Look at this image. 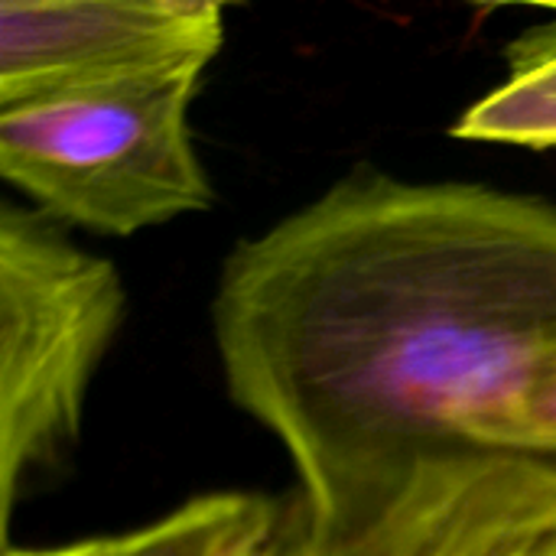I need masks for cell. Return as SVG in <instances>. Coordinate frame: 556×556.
I'll use <instances>...</instances> for the list:
<instances>
[{
  "mask_svg": "<svg viewBox=\"0 0 556 556\" xmlns=\"http://www.w3.org/2000/svg\"><path fill=\"white\" fill-rule=\"evenodd\" d=\"M212 329L231 401L293 463L303 554L362 556L556 391V205L345 176L228 254Z\"/></svg>",
  "mask_w": 556,
  "mask_h": 556,
  "instance_id": "6da1fadb",
  "label": "cell"
},
{
  "mask_svg": "<svg viewBox=\"0 0 556 556\" xmlns=\"http://www.w3.org/2000/svg\"><path fill=\"white\" fill-rule=\"evenodd\" d=\"M127 293L111 261L72 244L49 215L0 212V521L78 443L91 378Z\"/></svg>",
  "mask_w": 556,
  "mask_h": 556,
  "instance_id": "7a4b0ae2",
  "label": "cell"
},
{
  "mask_svg": "<svg viewBox=\"0 0 556 556\" xmlns=\"http://www.w3.org/2000/svg\"><path fill=\"white\" fill-rule=\"evenodd\" d=\"M199 75L0 108V173L42 215L127 238L212 208L189 111Z\"/></svg>",
  "mask_w": 556,
  "mask_h": 556,
  "instance_id": "3957f363",
  "label": "cell"
},
{
  "mask_svg": "<svg viewBox=\"0 0 556 556\" xmlns=\"http://www.w3.org/2000/svg\"><path fill=\"white\" fill-rule=\"evenodd\" d=\"M222 42L208 0H3L0 108L202 78Z\"/></svg>",
  "mask_w": 556,
  "mask_h": 556,
  "instance_id": "277c9868",
  "label": "cell"
},
{
  "mask_svg": "<svg viewBox=\"0 0 556 556\" xmlns=\"http://www.w3.org/2000/svg\"><path fill=\"white\" fill-rule=\"evenodd\" d=\"M362 556H556V466L525 456L440 466Z\"/></svg>",
  "mask_w": 556,
  "mask_h": 556,
  "instance_id": "5b68a950",
  "label": "cell"
},
{
  "mask_svg": "<svg viewBox=\"0 0 556 556\" xmlns=\"http://www.w3.org/2000/svg\"><path fill=\"white\" fill-rule=\"evenodd\" d=\"M277 511L248 492L202 495L143 528L65 547H13L3 556H274Z\"/></svg>",
  "mask_w": 556,
  "mask_h": 556,
  "instance_id": "8992f818",
  "label": "cell"
},
{
  "mask_svg": "<svg viewBox=\"0 0 556 556\" xmlns=\"http://www.w3.org/2000/svg\"><path fill=\"white\" fill-rule=\"evenodd\" d=\"M505 59V81L456 121L453 137L551 150L556 147V10L515 36Z\"/></svg>",
  "mask_w": 556,
  "mask_h": 556,
  "instance_id": "52a82bcc",
  "label": "cell"
},
{
  "mask_svg": "<svg viewBox=\"0 0 556 556\" xmlns=\"http://www.w3.org/2000/svg\"><path fill=\"white\" fill-rule=\"evenodd\" d=\"M498 456H525L556 466V391L541 397L502 440Z\"/></svg>",
  "mask_w": 556,
  "mask_h": 556,
  "instance_id": "ba28073f",
  "label": "cell"
},
{
  "mask_svg": "<svg viewBox=\"0 0 556 556\" xmlns=\"http://www.w3.org/2000/svg\"><path fill=\"white\" fill-rule=\"evenodd\" d=\"M296 556H306V554H296Z\"/></svg>",
  "mask_w": 556,
  "mask_h": 556,
  "instance_id": "9c48e42d",
  "label": "cell"
}]
</instances>
